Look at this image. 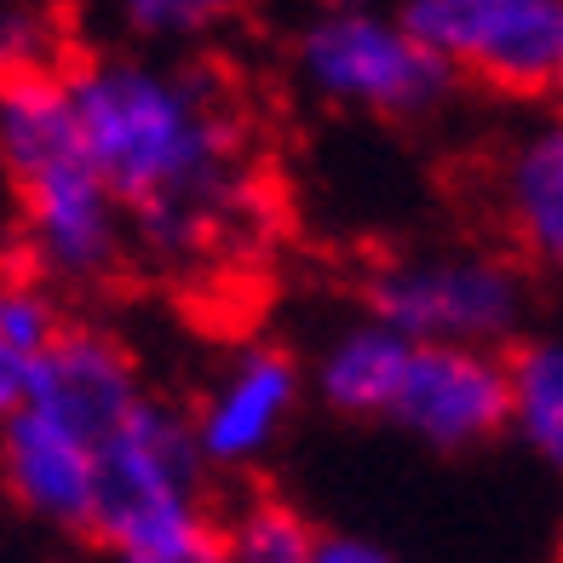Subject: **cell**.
Segmentation results:
<instances>
[{"label":"cell","mask_w":563,"mask_h":563,"mask_svg":"<svg viewBox=\"0 0 563 563\" xmlns=\"http://www.w3.org/2000/svg\"><path fill=\"white\" fill-rule=\"evenodd\" d=\"M64 81L92 167L156 265L213 271L260 242V156L224 75L162 53H98Z\"/></svg>","instance_id":"6da1fadb"},{"label":"cell","mask_w":563,"mask_h":563,"mask_svg":"<svg viewBox=\"0 0 563 563\" xmlns=\"http://www.w3.org/2000/svg\"><path fill=\"white\" fill-rule=\"evenodd\" d=\"M0 167L18 190L30 260L46 276L92 288L121 271L133 230L87 156L64 69L0 87Z\"/></svg>","instance_id":"7a4b0ae2"},{"label":"cell","mask_w":563,"mask_h":563,"mask_svg":"<svg viewBox=\"0 0 563 563\" xmlns=\"http://www.w3.org/2000/svg\"><path fill=\"white\" fill-rule=\"evenodd\" d=\"M317 391L351 420H386L431 449H477L506 431V363L472 345H420L386 322H351L317 356Z\"/></svg>","instance_id":"3957f363"},{"label":"cell","mask_w":563,"mask_h":563,"mask_svg":"<svg viewBox=\"0 0 563 563\" xmlns=\"http://www.w3.org/2000/svg\"><path fill=\"white\" fill-rule=\"evenodd\" d=\"M288 69L305 98L374 121H420L460 87L431 46L374 0H317L288 41Z\"/></svg>","instance_id":"277c9868"},{"label":"cell","mask_w":563,"mask_h":563,"mask_svg":"<svg viewBox=\"0 0 563 563\" xmlns=\"http://www.w3.org/2000/svg\"><path fill=\"white\" fill-rule=\"evenodd\" d=\"M92 534L121 558L173 552L219 534L201 500V449L178 408L144 397L98 449Z\"/></svg>","instance_id":"5b68a950"},{"label":"cell","mask_w":563,"mask_h":563,"mask_svg":"<svg viewBox=\"0 0 563 563\" xmlns=\"http://www.w3.org/2000/svg\"><path fill=\"white\" fill-rule=\"evenodd\" d=\"M523 311L529 294L518 265L477 247L402 253L368 276V317L420 345L495 351L523 328Z\"/></svg>","instance_id":"8992f818"},{"label":"cell","mask_w":563,"mask_h":563,"mask_svg":"<svg viewBox=\"0 0 563 563\" xmlns=\"http://www.w3.org/2000/svg\"><path fill=\"white\" fill-rule=\"evenodd\" d=\"M454 81L552 92L563 64V0H391Z\"/></svg>","instance_id":"52a82bcc"},{"label":"cell","mask_w":563,"mask_h":563,"mask_svg":"<svg viewBox=\"0 0 563 563\" xmlns=\"http://www.w3.org/2000/svg\"><path fill=\"white\" fill-rule=\"evenodd\" d=\"M299 397H305V374L288 351L242 345L213 374L208 397L190 415V438L201 449V466L242 472L253 460H265L282 443V431H288Z\"/></svg>","instance_id":"ba28073f"},{"label":"cell","mask_w":563,"mask_h":563,"mask_svg":"<svg viewBox=\"0 0 563 563\" xmlns=\"http://www.w3.org/2000/svg\"><path fill=\"white\" fill-rule=\"evenodd\" d=\"M23 402L41 408L46 420L69 426L75 438H87L92 449H104L110 431L144 402L139 368L110 334H87V328H64V340L35 363Z\"/></svg>","instance_id":"9c48e42d"},{"label":"cell","mask_w":563,"mask_h":563,"mask_svg":"<svg viewBox=\"0 0 563 563\" xmlns=\"http://www.w3.org/2000/svg\"><path fill=\"white\" fill-rule=\"evenodd\" d=\"M0 472L23 511L58 529H92L98 495V449L75 438L69 426L46 420L41 408L18 402L0 426Z\"/></svg>","instance_id":"30bf717a"},{"label":"cell","mask_w":563,"mask_h":563,"mask_svg":"<svg viewBox=\"0 0 563 563\" xmlns=\"http://www.w3.org/2000/svg\"><path fill=\"white\" fill-rule=\"evenodd\" d=\"M495 213L518 253L563 282V110L511 133L489 173Z\"/></svg>","instance_id":"8fae6325"},{"label":"cell","mask_w":563,"mask_h":563,"mask_svg":"<svg viewBox=\"0 0 563 563\" xmlns=\"http://www.w3.org/2000/svg\"><path fill=\"white\" fill-rule=\"evenodd\" d=\"M506 426L563 477V334L529 340L506 363Z\"/></svg>","instance_id":"7c38bea8"},{"label":"cell","mask_w":563,"mask_h":563,"mask_svg":"<svg viewBox=\"0 0 563 563\" xmlns=\"http://www.w3.org/2000/svg\"><path fill=\"white\" fill-rule=\"evenodd\" d=\"M115 30L133 41V46H190V41H208L219 35L224 23H236L253 0H104Z\"/></svg>","instance_id":"4fadbf2b"},{"label":"cell","mask_w":563,"mask_h":563,"mask_svg":"<svg viewBox=\"0 0 563 563\" xmlns=\"http://www.w3.org/2000/svg\"><path fill=\"white\" fill-rule=\"evenodd\" d=\"M317 541L322 534L288 500H247L219 529V558L224 563H317Z\"/></svg>","instance_id":"5bb4252c"},{"label":"cell","mask_w":563,"mask_h":563,"mask_svg":"<svg viewBox=\"0 0 563 563\" xmlns=\"http://www.w3.org/2000/svg\"><path fill=\"white\" fill-rule=\"evenodd\" d=\"M58 30L35 7H0V87L30 81V75H58Z\"/></svg>","instance_id":"9a60e30c"},{"label":"cell","mask_w":563,"mask_h":563,"mask_svg":"<svg viewBox=\"0 0 563 563\" xmlns=\"http://www.w3.org/2000/svg\"><path fill=\"white\" fill-rule=\"evenodd\" d=\"M317 563H397V558L379 541H368V534H322Z\"/></svg>","instance_id":"2e32d148"},{"label":"cell","mask_w":563,"mask_h":563,"mask_svg":"<svg viewBox=\"0 0 563 563\" xmlns=\"http://www.w3.org/2000/svg\"><path fill=\"white\" fill-rule=\"evenodd\" d=\"M121 563H224V558H219V534H208V541H190V547H173V552H144V558H121Z\"/></svg>","instance_id":"e0dca14e"},{"label":"cell","mask_w":563,"mask_h":563,"mask_svg":"<svg viewBox=\"0 0 563 563\" xmlns=\"http://www.w3.org/2000/svg\"><path fill=\"white\" fill-rule=\"evenodd\" d=\"M552 92H558V104H563V64H558V81H552Z\"/></svg>","instance_id":"ac0fdd59"},{"label":"cell","mask_w":563,"mask_h":563,"mask_svg":"<svg viewBox=\"0 0 563 563\" xmlns=\"http://www.w3.org/2000/svg\"><path fill=\"white\" fill-rule=\"evenodd\" d=\"M0 420H7V397H0Z\"/></svg>","instance_id":"d6986e66"}]
</instances>
